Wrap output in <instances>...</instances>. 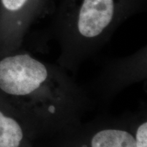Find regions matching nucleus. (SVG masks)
<instances>
[{
    "label": "nucleus",
    "instance_id": "obj_3",
    "mask_svg": "<svg viewBox=\"0 0 147 147\" xmlns=\"http://www.w3.org/2000/svg\"><path fill=\"white\" fill-rule=\"evenodd\" d=\"M59 0H0V57L21 49L33 25L50 17Z\"/></svg>",
    "mask_w": 147,
    "mask_h": 147
},
{
    "label": "nucleus",
    "instance_id": "obj_2",
    "mask_svg": "<svg viewBox=\"0 0 147 147\" xmlns=\"http://www.w3.org/2000/svg\"><path fill=\"white\" fill-rule=\"evenodd\" d=\"M146 5L147 0H59L41 38L57 43V63L75 73L105 47L125 21L144 11Z\"/></svg>",
    "mask_w": 147,
    "mask_h": 147
},
{
    "label": "nucleus",
    "instance_id": "obj_7",
    "mask_svg": "<svg viewBox=\"0 0 147 147\" xmlns=\"http://www.w3.org/2000/svg\"><path fill=\"white\" fill-rule=\"evenodd\" d=\"M129 125L136 147H147V114L146 106L135 113H127Z\"/></svg>",
    "mask_w": 147,
    "mask_h": 147
},
{
    "label": "nucleus",
    "instance_id": "obj_8",
    "mask_svg": "<svg viewBox=\"0 0 147 147\" xmlns=\"http://www.w3.org/2000/svg\"><path fill=\"white\" fill-rule=\"evenodd\" d=\"M27 147H32V145H30V146H27Z\"/></svg>",
    "mask_w": 147,
    "mask_h": 147
},
{
    "label": "nucleus",
    "instance_id": "obj_5",
    "mask_svg": "<svg viewBox=\"0 0 147 147\" xmlns=\"http://www.w3.org/2000/svg\"><path fill=\"white\" fill-rule=\"evenodd\" d=\"M51 138L55 147H136L127 114L97 117Z\"/></svg>",
    "mask_w": 147,
    "mask_h": 147
},
{
    "label": "nucleus",
    "instance_id": "obj_4",
    "mask_svg": "<svg viewBox=\"0 0 147 147\" xmlns=\"http://www.w3.org/2000/svg\"><path fill=\"white\" fill-rule=\"evenodd\" d=\"M146 78L147 49L145 45L131 55L106 61L90 89H86L94 104L96 102L106 106L125 89L146 81Z\"/></svg>",
    "mask_w": 147,
    "mask_h": 147
},
{
    "label": "nucleus",
    "instance_id": "obj_1",
    "mask_svg": "<svg viewBox=\"0 0 147 147\" xmlns=\"http://www.w3.org/2000/svg\"><path fill=\"white\" fill-rule=\"evenodd\" d=\"M0 97L18 114L32 140L75 127L94 104L67 70L21 49L0 57Z\"/></svg>",
    "mask_w": 147,
    "mask_h": 147
},
{
    "label": "nucleus",
    "instance_id": "obj_6",
    "mask_svg": "<svg viewBox=\"0 0 147 147\" xmlns=\"http://www.w3.org/2000/svg\"><path fill=\"white\" fill-rule=\"evenodd\" d=\"M32 141L18 114L0 97V147H27Z\"/></svg>",
    "mask_w": 147,
    "mask_h": 147
}]
</instances>
